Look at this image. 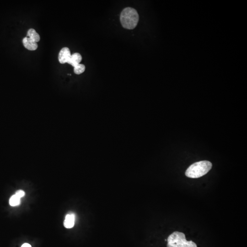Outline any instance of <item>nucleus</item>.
Wrapping results in <instances>:
<instances>
[{
	"label": "nucleus",
	"instance_id": "20e7f679",
	"mask_svg": "<svg viewBox=\"0 0 247 247\" xmlns=\"http://www.w3.org/2000/svg\"><path fill=\"white\" fill-rule=\"evenodd\" d=\"M72 54L70 49L67 47L62 48L60 51L58 56V60L60 63H68L71 58Z\"/></svg>",
	"mask_w": 247,
	"mask_h": 247
},
{
	"label": "nucleus",
	"instance_id": "f03ea898",
	"mask_svg": "<svg viewBox=\"0 0 247 247\" xmlns=\"http://www.w3.org/2000/svg\"><path fill=\"white\" fill-rule=\"evenodd\" d=\"M211 167L212 163L208 161L195 163L187 169L185 175L190 178H199L206 174Z\"/></svg>",
	"mask_w": 247,
	"mask_h": 247
},
{
	"label": "nucleus",
	"instance_id": "423d86ee",
	"mask_svg": "<svg viewBox=\"0 0 247 247\" xmlns=\"http://www.w3.org/2000/svg\"><path fill=\"white\" fill-rule=\"evenodd\" d=\"M23 43L25 48L29 51H35L37 49V43L28 37L23 39Z\"/></svg>",
	"mask_w": 247,
	"mask_h": 247
},
{
	"label": "nucleus",
	"instance_id": "0eeeda50",
	"mask_svg": "<svg viewBox=\"0 0 247 247\" xmlns=\"http://www.w3.org/2000/svg\"><path fill=\"white\" fill-rule=\"evenodd\" d=\"M82 60V57L81 54L78 53H75L72 54L71 59L68 63L75 67L80 64V62Z\"/></svg>",
	"mask_w": 247,
	"mask_h": 247
},
{
	"label": "nucleus",
	"instance_id": "f8f14e48",
	"mask_svg": "<svg viewBox=\"0 0 247 247\" xmlns=\"http://www.w3.org/2000/svg\"><path fill=\"white\" fill-rule=\"evenodd\" d=\"M21 247H32V246L29 244L25 243V244H23Z\"/></svg>",
	"mask_w": 247,
	"mask_h": 247
},
{
	"label": "nucleus",
	"instance_id": "9d476101",
	"mask_svg": "<svg viewBox=\"0 0 247 247\" xmlns=\"http://www.w3.org/2000/svg\"><path fill=\"white\" fill-rule=\"evenodd\" d=\"M85 70V66L83 64H79L74 68V73L76 74L79 75L84 73Z\"/></svg>",
	"mask_w": 247,
	"mask_h": 247
},
{
	"label": "nucleus",
	"instance_id": "7ed1b4c3",
	"mask_svg": "<svg viewBox=\"0 0 247 247\" xmlns=\"http://www.w3.org/2000/svg\"><path fill=\"white\" fill-rule=\"evenodd\" d=\"M167 247H197L196 243L186 239L184 233L175 232L167 239Z\"/></svg>",
	"mask_w": 247,
	"mask_h": 247
},
{
	"label": "nucleus",
	"instance_id": "6e6552de",
	"mask_svg": "<svg viewBox=\"0 0 247 247\" xmlns=\"http://www.w3.org/2000/svg\"><path fill=\"white\" fill-rule=\"evenodd\" d=\"M27 37L34 40L36 42H38L40 40V38L39 35L37 33L35 29L30 28L28 31Z\"/></svg>",
	"mask_w": 247,
	"mask_h": 247
},
{
	"label": "nucleus",
	"instance_id": "39448f33",
	"mask_svg": "<svg viewBox=\"0 0 247 247\" xmlns=\"http://www.w3.org/2000/svg\"><path fill=\"white\" fill-rule=\"evenodd\" d=\"M75 215L73 213H69L65 217L64 226L66 228H72L73 227L75 222Z\"/></svg>",
	"mask_w": 247,
	"mask_h": 247
},
{
	"label": "nucleus",
	"instance_id": "1a4fd4ad",
	"mask_svg": "<svg viewBox=\"0 0 247 247\" xmlns=\"http://www.w3.org/2000/svg\"><path fill=\"white\" fill-rule=\"evenodd\" d=\"M21 203V198L18 197L16 195L12 196L9 200V204L12 206H19Z\"/></svg>",
	"mask_w": 247,
	"mask_h": 247
},
{
	"label": "nucleus",
	"instance_id": "9b49d317",
	"mask_svg": "<svg viewBox=\"0 0 247 247\" xmlns=\"http://www.w3.org/2000/svg\"><path fill=\"white\" fill-rule=\"evenodd\" d=\"M15 195L17 196L18 197L21 198L24 196L25 195V193L24 190H18L16 192Z\"/></svg>",
	"mask_w": 247,
	"mask_h": 247
},
{
	"label": "nucleus",
	"instance_id": "f257e3e1",
	"mask_svg": "<svg viewBox=\"0 0 247 247\" xmlns=\"http://www.w3.org/2000/svg\"><path fill=\"white\" fill-rule=\"evenodd\" d=\"M139 15L136 9L126 7L121 13L120 20L124 28L128 29L135 28L139 22Z\"/></svg>",
	"mask_w": 247,
	"mask_h": 247
}]
</instances>
